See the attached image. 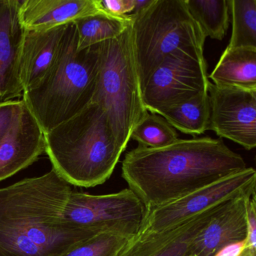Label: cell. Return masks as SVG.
<instances>
[{
	"label": "cell",
	"mask_w": 256,
	"mask_h": 256,
	"mask_svg": "<svg viewBox=\"0 0 256 256\" xmlns=\"http://www.w3.org/2000/svg\"><path fill=\"white\" fill-rule=\"evenodd\" d=\"M246 168L222 140L204 137L161 148L138 146L126 154L122 175L150 212Z\"/></svg>",
	"instance_id": "6da1fadb"
},
{
	"label": "cell",
	"mask_w": 256,
	"mask_h": 256,
	"mask_svg": "<svg viewBox=\"0 0 256 256\" xmlns=\"http://www.w3.org/2000/svg\"><path fill=\"white\" fill-rule=\"evenodd\" d=\"M72 191L54 168L0 188V256H57L97 234L62 222Z\"/></svg>",
	"instance_id": "7a4b0ae2"
},
{
	"label": "cell",
	"mask_w": 256,
	"mask_h": 256,
	"mask_svg": "<svg viewBox=\"0 0 256 256\" xmlns=\"http://www.w3.org/2000/svg\"><path fill=\"white\" fill-rule=\"evenodd\" d=\"M52 168L72 186L94 187L112 176L124 150L105 111L94 102L44 134Z\"/></svg>",
	"instance_id": "3957f363"
},
{
	"label": "cell",
	"mask_w": 256,
	"mask_h": 256,
	"mask_svg": "<svg viewBox=\"0 0 256 256\" xmlns=\"http://www.w3.org/2000/svg\"><path fill=\"white\" fill-rule=\"evenodd\" d=\"M74 23L68 24L55 64L45 78L24 92L22 100L44 133L76 116L92 102L98 80L100 44L78 50Z\"/></svg>",
	"instance_id": "277c9868"
},
{
	"label": "cell",
	"mask_w": 256,
	"mask_h": 256,
	"mask_svg": "<svg viewBox=\"0 0 256 256\" xmlns=\"http://www.w3.org/2000/svg\"><path fill=\"white\" fill-rule=\"evenodd\" d=\"M132 48L142 93L154 71L178 51L204 57L206 36L185 0H152L131 14Z\"/></svg>",
	"instance_id": "5b68a950"
},
{
	"label": "cell",
	"mask_w": 256,
	"mask_h": 256,
	"mask_svg": "<svg viewBox=\"0 0 256 256\" xmlns=\"http://www.w3.org/2000/svg\"><path fill=\"white\" fill-rule=\"evenodd\" d=\"M92 102L105 111L118 144L126 150L134 128L148 114L136 66L131 22L121 36L100 44V71Z\"/></svg>",
	"instance_id": "8992f818"
},
{
	"label": "cell",
	"mask_w": 256,
	"mask_h": 256,
	"mask_svg": "<svg viewBox=\"0 0 256 256\" xmlns=\"http://www.w3.org/2000/svg\"><path fill=\"white\" fill-rule=\"evenodd\" d=\"M148 213L146 204L130 189L99 195L72 191L62 222L78 229L116 233L134 239L142 231Z\"/></svg>",
	"instance_id": "52a82bcc"
},
{
	"label": "cell",
	"mask_w": 256,
	"mask_h": 256,
	"mask_svg": "<svg viewBox=\"0 0 256 256\" xmlns=\"http://www.w3.org/2000/svg\"><path fill=\"white\" fill-rule=\"evenodd\" d=\"M204 57L178 51L167 56L154 71L142 90L144 108L152 114L208 92Z\"/></svg>",
	"instance_id": "ba28073f"
},
{
	"label": "cell",
	"mask_w": 256,
	"mask_h": 256,
	"mask_svg": "<svg viewBox=\"0 0 256 256\" xmlns=\"http://www.w3.org/2000/svg\"><path fill=\"white\" fill-rule=\"evenodd\" d=\"M256 190V170L246 168L200 188L177 201L150 210L140 234L162 232L238 197L250 196Z\"/></svg>",
	"instance_id": "9c48e42d"
},
{
	"label": "cell",
	"mask_w": 256,
	"mask_h": 256,
	"mask_svg": "<svg viewBox=\"0 0 256 256\" xmlns=\"http://www.w3.org/2000/svg\"><path fill=\"white\" fill-rule=\"evenodd\" d=\"M212 105L209 130L240 144L256 148V93L254 90L219 87L209 83Z\"/></svg>",
	"instance_id": "30bf717a"
},
{
	"label": "cell",
	"mask_w": 256,
	"mask_h": 256,
	"mask_svg": "<svg viewBox=\"0 0 256 256\" xmlns=\"http://www.w3.org/2000/svg\"><path fill=\"white\" fill-rule=\"evenodd\" d=\"M45 149L44 133L24 103L0 139V181L34 163Z\"/></svg>",
	"instance_id": "8fae6325"
},
{
	"label": "cell",
	"mask_w": 256,
	"mask_h": 256,
	"mask_svg": "<svg viewBox=\"0 0 256 256\" xmlns=\"http://www.w3.org/2000/svg\"><path fill=\"white\" fill-rule=\"evenodd\" d=\"M20 0H0V102L24 94L19 76L25 29L20 18Z\"/></svg>",
	"instance_id": "7c38bea8"
},
{
	"label": "cell",
	"mask_w": 256,
	"mask_h": 256,
	"mask_svg": "<svg viewBox=\"0 0 256 256\" xmlns=\"http://www.w3.org/2000/svg\"><path fill=\"white\" fill-rule=\"evenodd\" d=\"M226 204L162 232L140 234L131 240L120 256H190L192 243L196 236Z\"/></svg>",
	"instance_id": "4fadbf2b"
},
{
	"label": "cell",
	"mask_w": 256,
	"mask_h": 256,
	"mask_svg": "<svg viewBox=\"0 0 256 256\" xmlns=\"http://www.w3.org/2000/svg\"><path fill=\"white\" fill-rule=\"evenodd\" d=\"M250 196L232 200L213 216L194 240L190 256H214L226 246L246 240Z\"/></svg>",
	"instance_id": "5bb4252c"
},
{
	"label": "cell",
	"mask_w": 256,
	"mask_h": 256,
	"mask_svg": "<svg viewBox=\"0 0 256 256\" xmlns=\"http://www.w3.org/2000/svg\"><path fill=\"white\" fill-rule=\"evenodd\" d=\"M68 24L49 30H25L19 65L24 93L36 87L55 64Z\"/></svg>",
	"instance_id": "9a60e30c"
},
{
	"label": "cell",
	"mask_w": 256,
	"mask_h": 256,
	"mask_svg": "<svg viewBox=\"0 0 256 256\" xmlns=\"http://www.w3.org/2000/svg\"><path fill=\"white\" fill-rule=\"evenodd\" d=\"M102 11L99 0H24L20 18L26 30H44Z\"/></svg>",
	"instance_id": "2e32d148"
},
{
	"label": "cell",
	"mask_w": 256,
	"mask_h": 256,
	"mask_svg": "<svg viewBox=\"0 0 256 256\" xmlns=\"http://www.w3.org/2000/svg\"><path fill=\"white\" fill-rule=\"evenodd\" d=\"M209 78L219 87L256 89V50L227 47Z\"/></svg>",
	"instance_id": "e0dca14e"
},
{
	"label": "cell",
	"mask_w": 256,
	"mask_h": 256,
	"mask_svg": "<svg viewBox=\"0 0 256 256\" xmlns=\"http://www.w3.org/2000/svg\"><path fill=\"white\" fill-rule=\"evenodd\" d=\"M159 115L182 133L192 136L202 135L210 126L212 105L208 92L174 105Z\"/></svg>",
	"instance_id": "ac0fdd59"
},
{
	"label": "cell",
	"mask_w": 256,
	"mask_h": 256,
	"mask_svg": "<svg viewBox=\"0 0 256 256\" xmlns=\"http://www.w3.org/2000/svg\"><path fill=\"white\" fill-rule=\"evenodd\" d=\"M131 22L130 15L116 17L102 11L74 21L78 37V50L103 43L121 36Z\"/></svg>",
	"instance_id": "d6986e66"
},
{
	"label": "cell",
	"mask_w": 256,
	"mask_h": 256,
	"mask_svg": "<svg viewBox=\"0 0 256 256\" xmlns=\"http://www.w3.org/2000/svg\"><path fill=\"white\" fill-rule=\"evenodd\" d=\"M192 18L206 38L222 40L228 30L230 9L226 0H185Z\"/></svg>",
	"instance_id": "ffe728a7"
},
{
	"label": "cell",
	"mask_w": 256,
	"mask_h": 256,
	"mask_svg": "<svg viewBox=\"0 0 256 256\" xmlns=\"http://www.w3.org/2000/svg\"><path fill=\"white\" fill-rule=\"evenodd\" d=\"M232 32L228 48L256 50V0H228Z\"/></svg>",
	"instance_id": "44dd1931"
},
{
	"label": "cell",
	"mask_w": 256,
	"mask_h": 256,
	"mask_svg": "<svg viewBox=\"0 0 256 256\" xmlns=\"http://www.w3.org/2000/svg\"><path fill=\"white\" fill-rule=\"evenodd\" d=\"M176 129L162 116L148 114L134 128L130 139L137 141L138 146L148 148H161L178 139Z\"/></svg>",
	"instance_id": "7402d4cb"
},
{
	"label": "cell",
	"mask_w": 256,
	"mask_h": 256,
	"mask_svg": "<svg viewBox=\"0 0 256 256\" xmlns=\"http://www.w3.org/2000/svg\"><path fill=\"white\" fill-rule=\"evenodd\" d=\"M134 239L116 233H98L76 242L57 256H120Z\"/></svg>",
	"instance_id": "603a6c76"
},
{
	"label": "cell",
	"mask_w": 256,
	"mask_h": 256,
	"mask_svg": "<svg viewBox=\"0 0 256 256\" xmlns=\"http://www.w3.org/2000/svg\"><path fill=\"white\" fill-rule=\"evenodd\" d=\"M24 104L22 100L0 102V139L8 130Z\"/></svg>",
	"instance_id": "cb8c5ba5"
},
{
	"label": "cell",
	"mask_w": 256,
	"mask_h": 256,
	"mask_svg": "<svg viewBox=\"0 0 256 256\" xmlns=\"http://www.w3.org/2000/svg\"><path fill=\"white\" fill-rule=\"evenodd\" d=\"M246 211L248 227L245 248H250L256 252V190L248 198Z\"/></svg>",
	"instance_id": "d4e9b609"
},
{
	"label": "cell",
	"mask_w": 256,
	"mask_h": 256,
	"mask_svg": "<svg viewBox=\"0 0 256 256\" xmlns=\"http://www.w3.org/2000/svg\"><path fill=\"white\" fill-rule=\"evenodd\" d=\"M102 11L116 17H126L134 11V0H99Z\"/></svg>",
	"instance_id": "484cf974"
},
{
	"label": "cell",
	"mask_w": 256,
	"mask_h": 256,
	"mask_svg": "<svg viewBox=\"0 0 256 256\" xmlns=\"http://www.w3.org/2000/svg\"><path fill=\"white\" fill-rule=\"evenodd\" d=\"M246 241L238 242L226 246L218 252L214 256H240L244 250Z\"/></svg>",
	"instance_id": "4316f807"
},
{
	"label": "cell",
	"mask_w": 256,
	"mask_h": 256,
	"mask_svg": "<svg viewBox=\"0 0 256 256\" xmlns=\"http://www.w3.org/2000/svg\"><path fill=\"white\" fill-rule=\"evenodd\" d=\"M152 0H134V11L132 14H136L146 9Z\"/></svg>",
	"instance_id": "83f0119b"
},
{
	"label": "cell",
	"mask_w": 256,
	"mask_h": 256,
	"mask_svg": "<svg viewBox=\"0 0 256 256\" xmlns=\"http://www.w3.org/2000/svg\"><path fill=\"white\" fill-rule=\"evenodd\" d=\"M240 256H256V252L250 248H244V250Z\"/></svg>",
	"instance_id": "f1b7e54d"
},
{
	"label": "cell",
	"mask_w": 256,
	"mask_h": 256,
	"mask_svg": "<svg viewBox=\"0 0 256 256\" xmlns=\"http://www.w3.org/2000/svg\"><path fill=\"white\" fill-rule=\"evenodd\" d=\"M255 162H256V158H255Z\"/></svg>",
	"instance_id": "f546056e"
},
{
	"label": "cell",
	"mask_w": 256,
	"mask_h": 256,
	"mask_svg": "<svg viewBox=\"0 0 256 256\" xmlns=\"http://www.w3.org/2000/svg\"><path fill=\"white\" fill-rule=\"evenodd\" d=\"M254 91H255L256 93V90H254Z\"/></svg>",
	"instance_id": "4dcf8cb0"
}]
</instances>
